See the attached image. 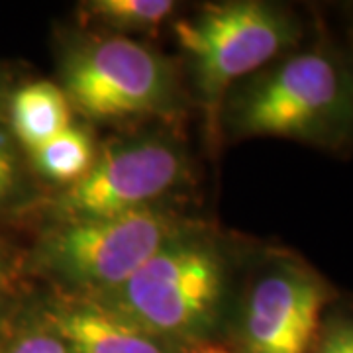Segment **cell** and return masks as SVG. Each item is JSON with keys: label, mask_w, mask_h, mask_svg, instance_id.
Here are the masks:
<instances>
[{"label": "cell", "mask_w": 353, "mask_h": 353, "mask_svg": "<svg viewBox=\"0 0 353 353\" xmlns=\"http://www.w3.org/2000/svg\"><path fill=\"white\" fill-rule=\"evenodd\" d=\"M228 124L240 138L353 148V61L322 41L289 51L228 92Z\"/></svg>", "instance_id": "1"}, {"label": "cell", "mask_w": 353, "mask_h": 353, "mask_svg": "<svg viewBox=\"0 0 353 353\" xmlns=\"http://www.w3.org/2000/svg\"><path fill=\"white\" fill-rule=\"evenodd\" d=\"M224 290L216 245L189 230L163 245L118 289L88 296L159 340L194 338L214 322Z\"/></svg>", "instance_id": "2"}, {"label": "cell", "mask_w": 353, "mask_h": 353, "mask_svg": "<svg viewBox=\"0 0 353 353\" xmlns=\"http://www.w3.org/2000/svg\"><path fill=\"white\" fill-rule=\"evenodd\" d=\"M175 32L208 110L241 81L296 50L303 38L301 20L289 8L261 0L204 6Z\"/></svg>", "instance_id": "3"}, {"label": "cell", "mask_w": 353, "mask_h": 353, "mask_svg": "<svg viewBox=\"0 0 353 353\" xmlns=\"http://www.w3.org/2000/svg\"><path fill=\"white\" fill-rule=\"evenodd\" d=\"M189 228L157 206L126 214L59 220L36 243L32 261L50 277L99 296L118 289L152 255Z\"/></svg>", "instance_id": "4"}, {"label": "cell", "mask_w": 353, "mask_h": 353, "mask_svg": "<svg viewBox=\"0 0 353 353\" xmlns=\"http://www.w3.org/2000/svg\"><path fill=\"white\" fill-rule=\"evenodd\" d=\"M61 88L71 106L94 120H128L163 114L176 102L171 63L124 36L90 39L69 51Z\"/></svg>", "instance_id": "5"}, {"label": "cell", "mask_w": 353, "mask_h": 353, "mask_svg": "<svg viewBox=\"0 0 353 353\" xmlns=\"http://www.w3.org/2000/svg\"><path fill=\"white\" fill-rule=\"evenodd\" d=\"M185 153L165 138L116 143L55 201L57 220L106 218L153 206L185 175Z\"/></svg>", "instance_id": "6"}, {"label": "cell", "mask_w": 353, "mask_h": 353, "mask_svg": "<svg viewBox=\"0 0 353 353\" xmlns=\"http://www.w3.org/2000/svg\"><path fill=\"white\" fill-rule=\"evenodd\" d=\"M334 289L310 265L277 255L248 290L241 310L245 353H310Z\"/></svg>", "instance_id": "7"}, {"label": "cell", "mask_w": 353, "mask_h": 353, "mask_svg": "<svg viewBox=\"0 0 353 353\" xmlns=\"http://www.w3.org/2000/svg\"><path fill=\"white\" fill-rule=\"evenodd\" d=\"M39 322L75 353H167L163 340L88 296L48 304Z\"/></svg>", "instance_id": "8"}, {"label": "cell", "mask_w": 353, "mask_h": 353, "mask_svg": "<svg viewBox=\"0 0 353 353\" xmlns=\"http://www.w3.org/2000/svg\"><path fill=\"white\" fill-rule=\"evenodd\" d=\"M4 122L28 155L71 126V104L51 81H32L12 88Z\"/></svg>", "instance_id": "9"}, {"label": "cell", "mask_w": 353, "mask_h": 353, "mask_svg": "<svg viewBox=\"0 0 353 353\" xmlns=\"http://www.w3.org/2000/svg\"><path fill=\"white\" fill-rule=\"evenodd\" d=\"M39 175L59 185H73L94 163V143L85 130L69 126L46 145L30 153Z\"/></svg>", "instance_id": "10"}, {"label": "cell", "mask_w": 353, "mask_h": 353, "mask_svg": "<svg viewBox=\"0 0 353 353\" xmlns=\"http://www.w3.org/2000/svg\"><path fill=\"white\" fill-rule=\"evenodd\" d=\"M87 10L97 20L124 32H150L175 10L171 0H94Z\"/></svg>", "instance_id": "11"}, {"label": "cell", "mask_w": 353, "mask_h": 353, "mask_svg": "<svg viewBox=\"0 0 353 353\" xmlns=\"http://www.w3.org/2000/svg\"><path fill=\"white\" fill-rule=\"evenodd\" d=\"M24 192L22 150L4 120H0V216L10 212Z\"/></svg>", "instance_id": "12"}, {"label": "cell", "mask_w": 353, "mask_h": 353, "mask_svg": "<svg viewBox=\"0 0 353 353\" xmlns=\"http://www.w3.org/2000/svg\"><path fill=\"white\" fill-rule=\"evenodd\" d=\"M2 353H75L71 345L61 340L43 322L26 324L10 334Z\"/></svg>", "instance_id": "13"}, {"label": "cell", "mask_w": 353, "mask_h": 353, "mask_svg": "<svg viewBox=\"0 0 353 353\" xmlns=\"http://www.w3.org/2000/svg\"><path fill=\"white\" fill-rule=\"evenodd\" d=\"M310 353H353V310L324 316Z\"/></svg>", "instance_id": "14"}, {"label": "cell", "mask_w": 353, "mask_h": 353, "mask_svg": "<svg viewBox=\"0 0 353 353\" xmlns=\"http://www.w3.org/2000/svg\"><path fill=\"white\" fill-rule=\"evenodd\" d=\"M16 290V275H14V267L10 263V257L6 252L0 248V320L4 318L10 301Z\"/></svg>", "instance_id": "15"}, {"label": "cell", "mask_w": 353, "mask_h": 353, "mask_svg": "<svg viewBox=\"0 0 353 353\" xmlns=\"http://www.w3.org/2000/svg\"><path fill=\"white\" fill-rule=\"evenodd\" d=\"M10 92H12L10 81H8V77L0 71V120H4V116H6V104H8Z\"/></svg>", "instance_id": "16"}, {"label": "cell", "mask_w": 353, "mask_h": 353, "mask_svg": "<svg viewBox=\"0 0 353 353\" xmlns=\"http://www.w3.org/2000/svg\"><path fill=\"white\" fill-rule=\"evenodd\" d=\"M192 353H232L230 350H224V347H218V345H202L196 352Z\"/></svg>", "instance_id": "17"}]
</instances>
